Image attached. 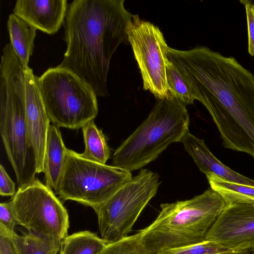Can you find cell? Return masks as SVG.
I'll use <instances>...</instances> for the list:
<instances>
[{"instance_id": "obj_1", "label": "cell", "mask_w": 254, "mask_h": 254, "mask_svg": "<svg viewBox=\"0 0 254 254\" xmlns=\"http://www.w3.org/2000/svg\"><path fill=\"white\" fill-rule=\"evenodd\" d=\"M167 55L209 113L223 145L254 158V75L234 58L206 47H168Z\"/></svg>"}, {"instance_id": "obj_2", "label": "cell", "mask_w": 254, "mask_h": 254, "mask_svg": "<svg viewBox=\"0 0 254 254\" xmlns=\"http://www.w3.org/2000/svg\"><path fill=\"white\" fill-rule=\"evenodd\" d=\"M124 0H74L64 21L66 49L59 66L77 75L97 96L109 95L107 75L112 57L128 40L127 27L133 15Z\"/></svg>"}, {"instance_id": "obj_3", "label": "cell", "mask_w": 254, "mask_h": 254, "mask_svg": "<svg viewBox=\"0 0 254 254\" xmlns=\"http://www.w3.org/2000/svg\"><path fill=\"white\" fill-rule=\"evenodd\" d=\"M228 204L211 188L190 199L161 204L156 218L137 232L144 254H157L204 241L207 233Z\"/></svg>"}, {"instance_id": "obj_4", "label": "cell", "mask_w": 254, "mask_h": 254, "mask_svg": "<svg viewBox=\"0 0 254 254\" xmlns=\"http://www.w3.org/2000/svg\"><path fill=\"white\" fill-rule=\"evenodd\" d=\"M24 69L10 43L0 64V134L18 187L36 179V161L25 120Z\"/></svg>"}, {"instance_id": "obj_5", "label": "cell", "mask_w": 254, "mask_h": 254, "mask_svg": "<svg viewBox=\"0 0 254 254\" xmlns=\"http://www.w3.org/2000/svg\"><path fill=\"white\" fill-rule=\"evenodd\" d=\"M186 105L173 96L159 99L146 119L115 151L112 165L129 172L155 160L189 130Z\"/></svg>"}, {"instance_id": "obj_6", "label": "cell", "mask_w": 254, "mask_h": 254, "mask_svg": "<svg viewBox=\"0 0 254 254\" xmlns=\"http://www.w3.org/2000/svg\"><path fill=\"white\" fill-rule=\"evenodd\" d=\"M37 84L48 115L56 127L77 129L96 117V94L70 70L50 67L38 77Z\"/></svg>"}, {"instance_id": "obj_7", "label": "cell", "mask_w": 254, "mask_h": 254, "mask_svg": "<svg viewBox=\"0 0 254 254\" xmlns=\"http://www.w3.org/2000/svg\"><path fill=\"white\" fill-rule=\"evenodd\" d=\"M132 177L130 172L88 160L68 149L56 192L93 209L111 197Z\"/></svg>"}, {"instance_id": "obj_8", "label": "cell", "mask_w": 254, "mask_h": 254, "mask_svg": "<svg viewBox=\"0 0 254 254\" xmlns=\"http://www.w3.org/2000/svg\"><path fill=\"white\" fill-rule=\"evenodd\" d=\"M160 184L156 173L141 169L107 200L94 208L101 237L110 243L127 237L142 210L156 195Z\"/></svg>"}, {"instance_id": "obj_9", "label": "cell", "mask_w": 254, "mask_h": 254, "mask_svg": "<svg viewBox=\"0 0 254 254\" xmlns=\"http://www.w3.org/2000/svg\"><path fill=\"white\" fill-rule=\"evenodd\" d=\"M17 225L30 233L63 241L69 226L67 210L53 190L35 179L9 201Z\"/></svg>"}, {"instance_id": "obj_10", "label": "cell", "mask_w": 254, "mask_h": 254, "mask_svg": "<svg viewBox=\"0 0 254 254\" xmlns=\"http://www.w3.org/2000/svg\"><path fill=\"white\" fill-rule=\"evenodd\" d=\"M127 39L140 69L143 89L158 100L173 96L167 84L166 67L168 46L157 26L133 15L127 27Z\"/></svg>"}, {"instance_id": "obj_11", "label": "cell", "mask_w": 254, "mask_h": 254, "mask_svg": "<svg viewBox=\"0 0 254 254\" xmlns=\"http://www.w3.org/2000/svg\"><path fill=\"white\" fill-rule=\"evenodd\" d=\"M204 241L232 250L254 248V203L228 204L207 233Z\"/></svg>"}, {"instance_id": "obj_12", "label": "cell", "mask_w": 254, "mask_h": 254, "mask_svg": "<svg viewBox=\"0 0 254 254\" xmlns=\"http://www.w3.org/2000/svg\"><path fill=\"white\" fill-rule=\"evenodd\" d=\"M25 120L28 139L33 150L37 174L43 173L45 147L50 119L37 84L38 77L29 66L24 69Z\"/></svg>"}, {"instance_id": "obj_13", "label": "cell", "mask_w": 254, "mask_h": 254, "mask_svg": "<svg viewBox=\"0 0 254 254\" xmlns=\"http://www.w3.org/2000/svg\"><path fill=\"white\" fill-rule=\"evenodd\" d=\"M67 7L66 0H17L13 11L37 29L53 34L60 28Z\"/></svg>"}, {"instance_id": "obj_14", "label": "cell", "mask_w": 254, "mask_h": 254, "mask_svg": "<svg viewBox=\"0 0 254 254\" xmlns=\"http://www.w3.org/2000/svg\"><path fill=\"white\" fill-rule=\"evenodd\" d=\"M181 142L199 170L205 175L212 173L227 180L254 187V180L232 170L210 151L203 139L187 131Z\"/></svg>"}, {"instance_id": "obj_15", "label": "cell", "mask_w": 254, "mask_h": 254, "mask_svg": "<svg viewBox=\"0 0 254 254\" xmlns=\"http://www.w3.org/2000/svg\"><path fill=\"white\" fill-rule=\"evenodd\" d=\"M68 150L59 127L50 125L47 136L43 173L45 184L55 192L64 170Z\"/></svg>"}, {"instance_id": "obj_16", "label": "cell", "mask_w": 254, "mask_h": 254, "mask_svg": "<svg viewBox=\"0 0 254 254\" xmlns=\"http://www.w3.org/2000/svg\"><path fill=\"white\" fill-rule=\"evenodd\" d=\"M7 28L10 43L25 69L33 53L37 29L13 13L8 16Z\"/></svg>"}, {"instance_id": "obj_17", "label": "cell", "mask_w": 254, "mask_h": 254, "mask_svg": "<svg viewBox=\"0 0 254 254\" xmlns=\"http://www.w3.org/2000/svg\"><path fill=\"white\" fill-rule=\"evenodd\" d=\"M82 131L85 149L80 153L81 156L88 160L106 164L110 157V149L102 130L97 127L94 120L83 126Z\"/></svg>"}, {"instance_id": "obj_18", "label": "cell", "mask_w": 254, "mask_h": 254, "mask_svg": "<svg viewBox=\"0 0 254 254\" xmlns=\"http://www.w3.org/2000/svg\"><path fill=\"white\" fill-rule=\"evenodd\" d=\"M108 244L96 234L82 231L67 235L62 241L60 254H99Z\"/></svg>"}, {"instance_id": "obj_19", "label": "cell", "mask_w": 254, "mask_h": 254, "mask_svg": "<svg viewBox=\"0 0 254 254\" xmlns=\"http://www.w3.org/2000/svg\"><path fill=\"white\" fill-rule=\"evenodd\" d=\"M210 188L229 204L254 203V187L227 180L212 173L205 175Z\"/></svg>"}, {"instance_id": "obj_20", "label": "cell", "mask_w": 254, "mask_h": 254, "mask_svg": "<svg viewBox=\"0 0 254 254\" xmlns=\"http://www.w3.org/2000/svg\"><path fill=\"white\" fill-rule=\"evenodd\" d=\"M14 238L20 254H57L62 241L29 232L22 235L15 233Z\"/></svg>"}, {"instance_id": "obj_21", "label": "cell", "mask_w": 254, "mask_h": 254, "mask_svg": "<svg viewBox=\"0 0 254 254\" xmlns=\"http://www.w3.org/2000/svg\"><path fill=\"white\" fill-rule=\"evenodd\" d=\"M166 74L170 94L186 106L192 104L194 99L186 82L177 67L169 60L166 64Z\"/></svg>"}, {"instance_id": "obj_22", "label": "cell", "mask_w": 254, "mask_h": 254, "mask_svg": "<svg viewBox=\"0 0 254 254\" xmlns=\"http://www.w3.org/2000/svg\"><path fill=\"white\" fill-rule=\"evenodd\" d=\"M216 242L204 241L197 244L167 250L157 254H217L231 251Z\"/></svg>"}, {"instance_id": "obj_23", "label": "cell", "mask_w": 254, "mask_h": 254, "mask_svg": "<svg viewBox=\"0 0 254 254\" xmlns=\"http://www.w3.org/2000/svg\"><path fill=\"white\" fill-rule=\"evenodd\" d=\"M99 254H145L139 243L138 233L108 243Z\"/></svg>"}, {"instance_id": "obj_24", "label": "cell", "mask_w": 254, "mask_h": 254, "mask_svg": "<svg viewBox=\"0 0 254 254\" xmlns=\"http://www.w3.org/2000/svg\"><path fill=\"white\" fill-rule=\"evenodd\" d=\"M17 221L10 202L0 204V228L10 235L15 233L14 229Z\"/></svg>"}, {"instance_id": "obj_25", "label": "cell", "mask_w": 254, "mask_h": 254, "mask_svg": "<svg viewBox=\"0 0 254 254\" xmlns=\"http://www.w3.org/2000/svg\"><path fill=\"white\" fill-rule=\"evenodd\" d=\"M245 7L248 25V52L254 56V3L250 0H240Z\"/></svg>"}, {"instance_id": "obj_26", "label": "cell", "mask_w": 254, "mask_h": 254, "mask_svg": "<svg viewBox=\"0 0 254 254\" xmlns=\"http://www.w3.org/2000/svg\"><path fill=\"white\" fill-rule=\"evenodd\" d=\"M14 234L10 235L0 228V254H20Z\"/></svg>"}, {"instance_id": "obj_27", "label": "cell", "mask_w": 254, "mask_h": 254, "mask_svg": "<svg viewBox=\"0 0 254 254\" xmlns=\"http://www.w3.org/2000/svg\"><path fill=\"white\" fill-rule=\"evenodd\" d=\"M15 184L11 179L4 167L0 165V194L13 197L16 192Z\"/></svg>"}, {"instance_id": "obj_28", "label": "cell", "mask_w": 254, "mask_h": 254, "mask_svg": "<svg viewBox=\"0 0 254 254\" xmlns=\"http://www.w3.org/2000/svg\"><path fill=\"white\" fill-rule=\"evenodd\" d=\"M217 254H250V251L247 250H231L228 252Z\"/></svg>"}, {"instance_id": "obj_29", "label": "cell", "mask_w": 254, "mask_h": 254, "mask_svg": "<svg viewBox=\"0 0 254 254\" xmlns=\"http://www.w3.org/2000/svg\"><path fill=\"white\" fill-rule=\"evenodd\" d=\"M250 254H254V248L249 250Z\"/></svg>"}]
</instances>
